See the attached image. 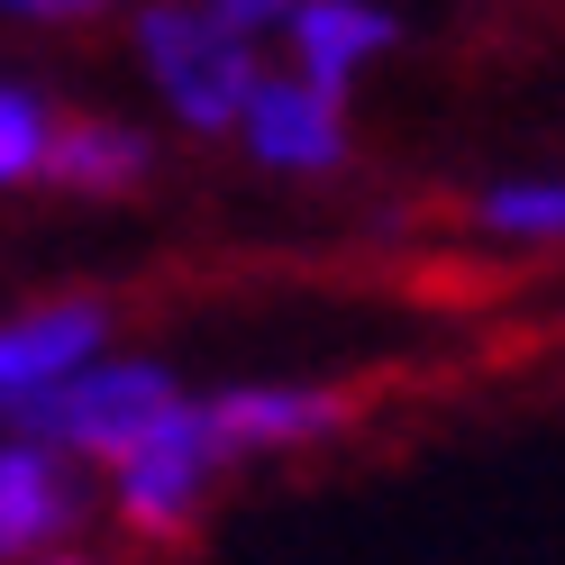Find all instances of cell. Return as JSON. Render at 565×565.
<instances>
[{"instance_id": "obj_1", "label": "cell", "mask_w": 565, "mask_h": 565, "mask_svg": "<svg viewBox=\"0 0 565 565\" xmlns=\"http://www.w3.org/2000/svg\"><path fill=\"white\" fill-rule=\"evenodd\" d=\"M220 475H228V447H220V429H210L201 393H183L137 447H119L110 466H100V502H110V520L128 529V539L173 547V539L201 529Z\"/></svg>"}, {"instance_id": "obj_2", "label": "cell", "mask_w": 565, "mask_h": 565, "mask_svg": "<svg viewBox=\"0 0 565 565\" xmlns=\"http://www.w3.org/2000/svg\"><path fill=\"white\" fill-rule=\"evenodd\" d=\"M128 38H137V64H147L156 100L192 137H228L237 128V100L256 83V38H237L228 19H210L201 0H137Z\"/></svg>"}, {"instance_id": "obj_3", "label": "cell", "mask_w": 565, "mask_h": 565, "mask_svg": "<svg viewBox=\"0 0 565 565\" xmlns=\"http://www.w3.org/2000/svg\"><path fill=\"white\" fill-rule=\"evenodd\" d=\"M173 402H183L173 365L100 347V356H83L74 374L55 383V393H38L19 419H0V429H38L46 447L74 456V466H110V456H119V447H137V438H147Z\"/></svg>"}, {"instance_id": "obj_4", "label": "cell", "mask_w": 565, "mask_h": 565, "mask_svg": "<svg viewBox=\"0 0 565 565\" xmlns=\"http://www.w3.org/2000/svg\"><path fill=\"white\" fill-rule=\"evenodd\" d=\"M237 147L256 156L265 173H301V183H320V173H338L347 164V92H320L310 74H265L256 64V83H246V100H237Z\"/></svg>"}, {"instance_id": "obj_5", "label": "cell", "mask_w": 565, "mask_h": 565, "mask_svg": "<svg viewBox=\"0 0 565 565\" xmlns=\"http://www.w3.org/2000/svg\"><path fill=\"white\" fill-rule=\"evenodd\" d=\"M110 301L92 292H55V301H28V310H0V419H19L38 393H55L83 356L110 347Z\"/></svg>"}, {"instance_id": "obj_6", "label": "cell", "mask_w": 565, "mask_h": 565, "mask_svg": "<svg viewBox=\"0 0 565 565\" xmlns=\"http://www.w3.org/2000/svg\"><path fill=\"white\" fill-rule=\"evenodd\" d=\"M92 511V483L64 447H46L38 429H0V565L64 547Z\"/></svg>"}, {"instance_id": "obj_7", "label": "cell", "mask_w": 565, "mask_h": 565, "mask_svg": "<svg viewBox=\"0 0 565 565\" xmlns=\"http://www.w3.org/2000/svg\"><path fill=\"white\" fill-rule=\"evenodd\" d=\"M201 411L228 456H292L356 419V402L338 383H228V393H201Z\"/></svg>"}, {"instance_id": "obj_8", "label": "cell", "mask_w": 565, "mask_h": 565, "mask_svg": "<svg viewBox=\"0 0 565 565\" xmlns=\"http://www.w3.org/2000/svg\"><path fill=\"white\" fill-rule=\"evenodd\" d=\"M282 38H292V74H310L320 92H347L383 46L402 38V19L383 10V0H292Z\"/></svg>"}, {"instance_id": "obj_9", "label": "cell", "mask_w": 565, "mask_h": 565, "mask_svg": "<svg viewBox=\"0 0 565 565\" xmlns=\"http://www.w3.org/2000/svg\"><path fill=\"white\" fill-rule=\"evenodd\" d=\"M147 173H156V137L147 128H128V119H55L38 183L83 192V201H119V192L147 183Z\"/></svg>"}, {"instance_id": "obj_10", "label": "cell", "mask_w": 565, "mask_h": 565, "mask_svg": "<svg viewBox=\"0 0 565 565\" xmlns=\"http://www.w3.org/2000/svg\"><path fill=\"white\" fill-rule=\"evenodd\" d=\"M475 228L502 246H565V173H502V183H483Z\"/></svg>"}, {"instance_id": "obj_11", "label": "cell", "mask_w": 565, "mask_h": 565, "mask_svg": "<svg viewBox=\"0 0 565 565\" xmlns=\"http://www.w3.org/2000/svg\"><path fill=\"white\" fill-rule=\"evenodd\" d=\"M46 137H55V100H46L38 83H0V192L38 183Z\"/></svg>"}, {"instance_id": "obj_12", "label": "cell", "mask_w": 565, "mask_h": 565, "mask_svg": "<svg viewBox=\"0 0 565 565\" xmlns=\"http://www.w3.org/2000/svg\"><path fill=\"white\" fill-rule=\"evenodd\" d=\"M10 19H28V28H92V19H110V10H128V0H0Z\"/></svg>"}, {"instance_id": "obj_13", "label": "cell", "mask_w": 565, "mask_h": 565, "mask_svg": "<svg viewBox=\"0 0 565 565\" xmlns=\"http://www.w3.org/2000/svg\"><path fill=\"white\" fill-rule=\"evenodd\" d=\"M201 10H210V19H228L237 38H265V28L292 19V0H201Z\"/></svg>"}, {"instance_id": "obj_14", "label": "cell", "mask_w": 565, "mask_h": 565, "mask_svg": "<svg viewBox=\"0 0 565 565\" xmlns=\"http://www.w3.org/2000/svg\"><path fill=\"white\" fill-rule=\"evenodd\" d=\"M19 565H110V556H92L83 539H64V547H38V556H19Z\"/></svg>"}]
</instances>
